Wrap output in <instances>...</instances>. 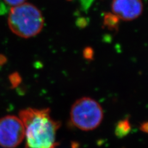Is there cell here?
<instances>
[{
  "label": "cell",
  "mask_w": 148,
  "mask_h": 148,
  "mask_svg": "<svg viewBox=\"0 0 148 148\" xmlns=\"http://www.w3.org/2000/svg\"><path fill=\"white\" fill-rule=\"evenodd\" d=\"M18 117L24 127L27 148H54L61 123L51 117L49 109L27 108Z\"/></svg>",
  "instance_id": "cell-1"
},
{
  "label": "cell",
  "mask_w": 148,
  "mask_h": 148,
  "mask_svg": "<svg viewBox=\"0 0 148 148\" xmlns=\"http://www.w3.org/2000/svg\"><path fill=\"white\" fill-rule=\"evenodd\" d=\"M8 24L14 34L23 38H30L38 35L43 30L45 19L38 8L25 2L11 7Z\"/></svg>",
  "instance_id": "cell-2"
},
{
  "label": "cell",
  "mask_w": 148,
  "mask_h": 148,
  "mask_svg": "<svg viewBox=\"0 0 148 148\" xmlns=\"http://www.w3.org/2000/svg\"><path fill=\"white\" fill-rule=\"evenodd\" d=\"M104 112L98 101L90 97L77 99L70 110V123L82 131H91L103 122Z\"/></svg>",
  "instance_id": "cell-3"
},
{
  "label": "cell",
  "mask_w": 148,
  "mask_h": 148,
  "mask_svg": "<svg viewBox=\"0 0 148 148\" xmlns=\"http://www.w3.org/2000/svg\"><path fill=\"white\" fill-rule=\"evenodd\" d=\"M24 138V127L19 117L8 115L0 119V146L16 148Z\"/></svg>",
  "instance_id": "cell-4"
},
{
  "label": "cell",
  "mask_w": 148,
  "mask_h": 148,
  "mask_svg": "<svg viewBox=\"0 0 148 148\" xmlns=\"http://www.w3.org/2000/svg\"><path fill=\"white\" fill-rule=\"evenodd\" d=\"M111 12L120 21H132L141 16L143 3L142 0H112Z\"/></svg>",
  "instance_id": "cell-5"
},
{
  "label": "cell",
  "mask_w": 148,
  "mask_h": 148,
  "mask_svg": "<svg viewBox=\"0 0 148 148\" xmlns=\"http://www.w3.org/2000/svg\"><path fill=\"white\" fill-rule=\"evenodd\" d=\"M104 25L110 30H117L119 27L120 19L112 12L106 13L104 16Z\"/></svg>",
  "instance_id": "cell-6"
},
{
  "label": "cell",
  "mask_w": 148,
  "mask_h": 148,
  "mask_svg": "<svg viewBox=\"0 0 148 148\" xmlns=\"http://www.w3.org/2000/svg\"><path fill=\"white\" fill-rule=\"evenodd\" d=\"M130 130V123L128 120H124L120 122L116 127L115 133L118 136H123L126 135Z\"/></svg>",
  "instance_id": "cell-7"
},
{
  "label": "cell",
  "mask_w": 148,
  "mask_h": 148,
  "mask_svg": "<svg viewBox=\"0 0 148 148\" xmlns=\"http://www.w3.org/2000/svg\"><path fill=\"white\" fill-rule=\"evenodd\" d=\"M9 81L13 87H16L21 83V76L17 73H12L9 76Z\"/></svg>",
  "instance_id": "cell-8"
},
{
  "label": "cell",
  "mask_w": 148,
  "mask_h": 148,
  "mask_svg": "<svg viewBox=\"0 0 148 148\" xmlns=\"http://www.w3.org/2000/svg\"><path fill=\"white\" fill-rule=\"evenodd\" d=\"M83 57L85 59L91 60L93 59L94 51L90 47H86L84 49L83 51Z\"/></svg>",
  "instance_id": "cell-9"
},
{
  "label": "cell",
  "mask_w": 148,
  "mask_h": 148,
  "mask_svg": "<svg viewBox=\"0 0 148 148\" xmlns=\"http://www.w3.org/2000/svg\"><path fill=\"white\" fill-rule=\"evenodd\" d=\"M4 1L8 5L14 7L25 3L26 0H4Z\"/></svg>",
  "instance_id": "cell-10"
},
{
  "label": "cell",
  "mask_w": 148,
  "mask_h": 148,
  "mask_svg": "<svg viewBox=\"0 0 148 148\" xmlns=\"http://www.w3.org/2000/svg\"><path fill=\"white\" fill-rule=\"evenodd\" d=\"M92 1L93 0H81L82 4H84V6H86V7H88Z\"/></svg>",
  "instance_id": "cell-11"
},
{
  "label": "cell",
  "mask_w": 148,
  "mask_h": 148,
  "mask_svg": "<svg viewBox=\"0 0 148 148\" xmlns=\"http://www.w3.org/2000/svg\"><path fill=\"white\" fill-rule=\"evenodd\" d=\"M6 59L3 55H0V65H3L6 62Z\"/></svg>",
  "instance_id": "cell-12"
}]
</instances>
